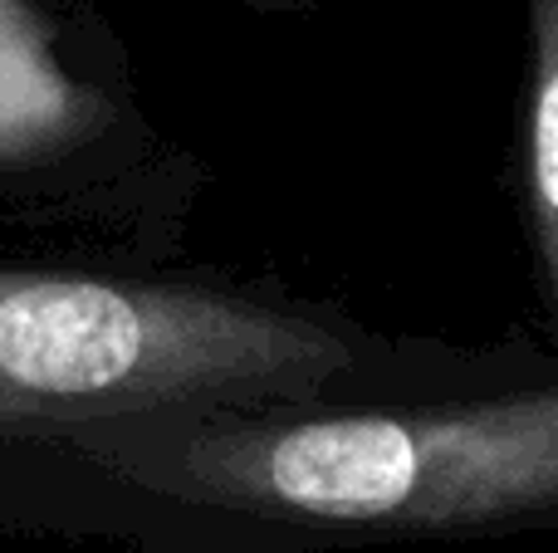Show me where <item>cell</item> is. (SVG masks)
I'll return each mask as SVG.
<instances>
[{
  "mask_svg": "<svg viewBox=\"0 0 558 553\" xmlns=\"http://www.w3.org/2000/svg\"><path fill=\"white\" fill-rule=\"evenodd\" d=\"M69 446L153 495L304 529H490L558 505L549 388L402 411H143L69 431Z\"/></svg>",
  "mask_w": 558,
  "mask_h": 553,
  "instance_id": "1",
  "label": "cell"
},
{
  "mask_svg": "<svg viewBox=\"0 0 558 553\" xmlns=\"http://www.w3.org/2000/svg\"><path fill=\"white\" fill-rule=\"evenodd\" d=\"M94 94L59 59L45 0H0V186L15 192L45 162H74L88 147Z\"/></svg>",
  "mask_w": 558,
  "mask_h": 553,
  "instance_id": "3",
  "label": "cell"
},
{
  "mask_svg": "<svg viewBox=\"0 0 558 553\" xmlns=\"http://www.w3.org/2000/svg\"><path fill=\"white\" fill-rule=\"evenodd\" d=\"M367 343L289 304L113 274L0 270V437L182 407L318 402Z\"/></svg>",
  "mask_w": 558,
  "mask_h": 553,
  "instance_id": "2",
  "label": "cell"
},
{
  "mask_svg": "<svg viewBox=\"0 0 558 553\" xmlns=\"http://www.w3.org/2000/svg\"><path fill=\"white\" fill-rule=\"evenodd\" d=\"M520 192L539 250L544 294L558 265V5L530 0V78L520 94Z\"/></svg>",
  "mask_w": 558,
  "mask_h": 553,
  "instance_id": "4",
  "label": "cell"
},
{
  "mask_svg": "<svg viewBox=\"0 0 558 553\" xmlns=\"http://www.w3.org/2000/svg\"><path fill=\"white\" fill-rule=\"evenodd\" d=\"M251 5H260V10H279V5H308V0H251Z\"/></svg>",
  "mask_w": 558,
  "mask_h": 553,
  "instance_id": "5",
  "label": "cell"
}]
</instances>
